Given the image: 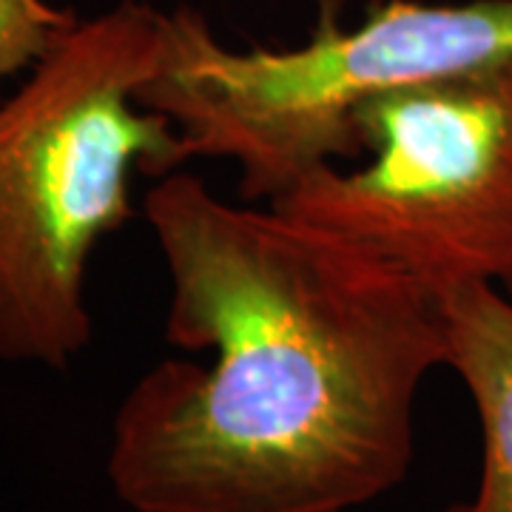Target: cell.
<instances>
[{"mask_svg": "<svg viewBox=\"0 0 512 512\" xmlns=\"http://www.w3.org/2000/svg\"><path fill=\"white\" fill-rule=\"evenodd\" d=\"M77 20L49 0H0V83L29 72Z\"/></svg>", "mask_w": 512, "mask_h": 512, "instance_id": "8992f818", "label": "cell"}, {"mask_svg": "<svg viewBox=\"0 0 512 512\" xmlns=\"http://www.w3.org/2000/svg\"><path fill=\"white\" fill-rule=\"evenodd\" d=\"M165 12L123 0L77 20L0 103V359L63 370L92 342L86 268L131 217V174L180 165L171 120L137 92Z\"/></svg>", "mask_w": 512, "mask_h": 512, "instance_id": "7a4b0ae2", "label": "cell"}, {"mask_svg": "<svg viewBox=\"0 0 512 512\" xmlns=\"http://www.w3.org/2000/svg\"><path fill=\"white\" fill-rule=\"evenodd\" d=\"M362 128L365 168H322L271 208L436 296L467 282L512 291V60L382 94Z\"/></svg>", "mask_w": 512, "mask_h": 512, "instance_id": "277c9868", "label": "cell"}, {"mask_svg": "<svg viewBox=\"0 0 512 512\" xmlns=\"http://www.w3.org/2000/svg\"><path fill=\"white\" fill-rule=\"evenodd\" d=\"M512 60V0H384L342 29L319 0L299 49H228L202 15H165V49L137 103L171 120L180 165L234 160L239 197L274 202L367 151L362 111L413 83Z\"/></svg>", "mask_w": 512, "mask_h": 512, "instance_id": "3957f363", "label": "cell"}, {"mask_svg": "<svg viewBox=\"0 0 512 512\" xmlns=\"http://www.w3.org/2000/svg\"><path fill=\"white\" fill-rule=\"evenodd\" d=\"M447 367L467 384L481 421V478L470 501L444 512H512V302L467 282L439 296Z\"/></svg>", "mask_w": 512, "mask_h": 512, "instance_id": "5b68a950", "label": "cell"}, {"mask_svg": "<svg viewBox=\"0 0 512 512\" xmlns=\"http://www.w3.org/2000/svg\"><path fill=\"white\" fill-rule=\"evenodd\" d=\"M171 305L165 359L114 413L109 481L134 512H348L399 487L416 399L447 365L439 296L379 256L183 168L143 197Z\"/></svg>", "mask_w": 512, "mask_h": 512, "instance_id": "6da1fadb", "label": "cell"}]
</instances>
